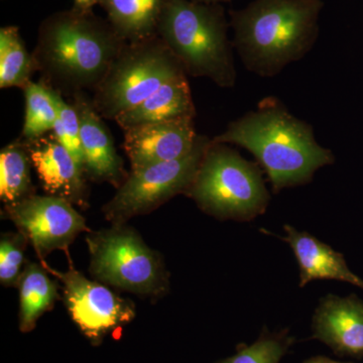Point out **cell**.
<instances>
[{
  "mask_svg": "<svg viewBox=\"0 0 363 363\" xmlns=\"http://www.w3.org/2000/svg\"><path fill=\"white\" fill-rule=\"evenodd\" d=\"M125 45L108 21L72 9L40 23L32 54L40 81L73 98L94 93Z\"/></svg>",
  "mask_w": 363,
  "mask_h": 363,
  "instance_id": "1",
  "label": "cell"
},
{
  "mask_svg": "<svg viewBox=\"0 0 363 363\" xmlns=\"http://www.w3.org/2000/svg\"><path fill=\"white\" fill-rule=\"evenodd\" d=\"M212 143L240 145L252 152L274 193L309 183L318 169L335 162L331 150L318 143L312 126L274 97L231 121Z\"/></svg>",
  "mask_w": 363,
  "mask_h": 363,
  "instance_id": "2",
  "label": "cell"
},
{
  "mask_svg": "<svg viewBox=\"0 0 363 363\" xmlns=\"http://www.w3.org/2000/svg\"><path fill=\"white\" fill-rule=\"evenodd\" d=\"M322 0H255L230 11L233 47L247 70L271 78L304 58L319 35Z\"/></svg>",
  "mask_w": 363,
  "mask_h": 363,
  "instance_id": "3",
  "label": "cell"
},
{
  "mask_svg": "<svg viewBox=\"0 0 363 363\" xmlns=\"http://www.w3.org/2000/svg\"><path fill=\"white\" fill-rule=\"evenodd\" d=\"M228 26L221 4L164 0L157 35L188 76L208 78L229 89L238 75Z\"/></svg>",
  "mask_w": 363,
  "mask_h": 363,
  "instance_id": "4",
  "label": "cell"
},
{
  "mask_svg": "<svg viewBox=\"0 0 363 363\" xmlns=\"http://www.w3.org/2000/svg\"><path fill=\"white\" fill-rule=\"evenodd\" d=\"M185 195L205 213L223 220H252L264 213L269 203V193L257 164L212 140Z\"/></svg>",
  "mask_w": 363,
  "mask_h": 363,
  "instance_id": "5",
  "label": "cell"
},
{
  "mask_svg": "<svg viewBox=\"0 0 363 363\" xmlns=\"http://www.w3.org/2000/svg\"><path fill=\"white\" fill-rule=\"evenodd\" d=\"M183 75L187 74L180 62L159 35L126 43L93 93V105L104 119L116 121L164 83Z\"/></svg>",
  "mask_w": 363,
  "mask_h": 363,
  "instance_id": "6",
  "label": "cell"
},
{
  "mask_svg": "<svg viewBox=\"0 0 363 363\" xmlns=\"http://www.w3.org/2000/svg\"><path fill=\"white\" fill-rule=\"evenodd\" d=\"M91 276L101 283L147 297L168 292L169 272L164 260L133 227L112 224L86 236Z\"/></svg>",
  "mask_w": 363,
  "mask_h": 363,
  "instance_id": "7",
  "label": "cell"
},
{
  "mask_svg": "<svg viewBox=\"0 0 363 363\" xmlns=\"http://www.w3.org/2000/svg\"><path fill=\"white\" fill-rule=\"evenodd\" d=\"M209 136L198 135L192 150L175 161L162 162L138 171H130L123 185L102 208L111 224L150 213L172 198L186 194L192 185L207 150Z\"/></svg>",
  "mask_w": 363,
  "mask_h": 363,
  "instance_id": "8",
  "label": "cell"
},
{
  "mask_svg": "<svg viewBox=\"0 0 363 363\" xmlns=\"http://www.w3.org/2000/svg\"><path fill=\"white\" fill-rule=\"evenodd\" d=\"M65 272L52 269L45 259L40 264L62 284L63 301L69 314L92 344H100L105 336L119 330L135 318V305L112 292L106 286L86 278L71 259Z\"/></svg>",
  "mask_w": 363,
  "mask_h": 363,
  "instance_id": "9",
  "label": "cell"
},
{
  "mask_svg": "<svg viewBox=\"0 0 363 363\" xmlns=\"http://www.w3.org/2000/svg\"><path fill=\"white\" fill-rule=\"evenodd\" d=\"M4 213L33 245L40 260L55 250L68 253L79 234L90 233L74 205L55 196L33 194L4 205Z\"/></svg>",
  "mask_w": 363,
  "mask_h": 363,
  "instance_id": "10",
  "label": "cell"
},
{
  "mask_svg": "<svg viewBox=\"0 0 363 363\" xmlns=\"http://www.w3.org/2000/svg\"><path fill=\"white\" fill-rule=\"evenodd\" d=\"M197 136L194 118L184 117L128 128L124 130L123 147L130 171H138L187 156Z\"/></svg>",
  "mask_w": 363,
  "mask_h": 363,
  "instance_id": "11",
  "label": "cell"
},
{
  "mask_svg": "<svg viewBox=\"0 0 363 363\" xmlns=\"http://www.w3.org/2000/svg\"><path fill=\"white\" fill-rule=\"evenodd\" d=\"M23 140L47 195L62 198L82 209L87 208L88 179L54 133Z\"/></svg>",
  "mask_w": 363,
  "mask_h": 363,
  "instance_id": "12",
  "label": "cell"
},
{
  "mask_svg": "<svg viewBox=\"0 0 363 363\" xmlns=\"http://www.w3.org/2000/svg\"><path fill=\"white\" fill-rule=\"evenodd\" d=\"M72 99L80 119L86 178L96 183H109L118 189L130 173L124 169L123 157L114 147L111 130L86 93H79Z\"/></svg>",
  "mask_w": 363,
  "mask_h": 363,
  "instance_id": "13",
  "label": "cell"
},
{
  "mask_svg": "<svg viewBox=\"0 0 363 363\" xmlns=\"http://www.w3.org/2000/svg\"><path fill=\"white\" fill-rule=\"evenodd\" d=\"M314 339L340 357H363V302L354 294L347 297L325 296L312 319Z\"/></svg>",
  "mask_w": 363,
  "mask_h": 363,
  "instance_id": "14",
  "label": "cell"
},
{
  "mask_svg": "<svg viewBox=\"0 0 363 363\" xmlns=\"http://www.w3.org/2000/svg\"><path fill=\"white\" fill-rule=\"evenodd\" d=\"M284 229L286 235L279 238L290 245L295 255L300 269V286L315 279H336L363 289V279L350 271L343 255L306 231H298L289 224Z\"/></svg>",
  "mask_w": 363,
  "mask_h": 363,
  "instance_id": "15",
  "label": "cell"
},
{
  "mask_svg": "<svg viewBox=\"0 0 363 363\" xmlns=\"http://www.w3.org/2000/svg\"><path fill=\"white\" fill-rule=\"evenodd\" d=\"M188 76L172 79L145 101L123 112L116 118L121 130L142 124L162 123L184 117L196 116V108Z\"/></svg>",
  "mask_w": 363,
  "mask_h": 363,
  "instance_id": "16",
  "label": "cell"
},
{
  "mask_svg": "<svg viewBox=\"0 0 363 363\" xmlns=\"http://www.w3.org/2000/svg\"><path fill=\"white\" fill-rule=\"evenodd\" d=\"M164 0H100L107 21L126 43L157 35Z\"/></svg>",
  "mask_w": 363,
  "mask_h": 363,
  "instance_id": "17",
  "label": "cell"
},
{
  "mask_svg": "<svg viewBox=\"0 0 363 363\" xmlns=\"http://www.w3.org/2000/svg\"><path fill=\"white\" fill-rule=\"evenodd\" d=\"M20 291V330L33 331L38 320L54 308L60 298L59 286L50 278L42 264L26 262L18 281Z\"/></svg>",
  "mask_w": 363,
  "mask_h": 363,
  "instance_id": "18",
  "label": "cell"
},
{
  "mask_svg": "<svg viewBox=\"0 0 363 363\" xmlns=\"http://www.w3.org/2000/svg\"><path fill=\"white\" fill-rule=\"evenodd\" d=\"M32 168V160L21 138L0 150V198L4 205L35 194Z\"/></svg>",
  "mask_w": 363,
  "mask_h": 363,
  "instance_id": "19",
  "label": "cell"
},
{
  "mask_svg": "<svg viewBox=\"0 0 363 363\" xmlns=\"http://www.w3.org/2000/svg\"><path fill=\"white\" fill-rule=\"evenodd\" d=\"M37 72L33 54L26 49L18 26L0 28V88L25 89Z\"/></svg>",
  "mask_w": 363,
  "mask_h": 363,
  "instance_id": "20",
  "label": "cell"
},
{
  "mask_svg": "<svg viewBox=\"0 0 363 363\" xmlns=\"http://www.w3.org/2000/svg\"><path fill=\"white\" fill-rule=\"evenodd\" d=\"M25 92V123L21 138L32 140L52 133L58 118V109L51 88L40 82H30Z\"/></svg>",
  "mask_w": 363,
  "mask_h": 363,
  "instance_id": "21",
  "label": "cell"
},
{
  "mask_svg": "<svg viewBox=\"0 0 363 363\" xmlns=\"http://www.w3.org/2000/svg\"><path fill=\"white\" fill-rule=\"evenodd\" d=\"M293 342L288 330L269 332L266 329L255 342L240 346L235 354L218 363H279Z\"/></svg>",
  "mask_w": 363,
  "mask_h": 363,
  "instance_id": "22",
  "label": "cell"
},
{
  "mask_svg": "<svg viewBox=\"0 0 363 363\" xmlns=\"http://www.w3.org/2000/svg\"><path fill=\"white\" fill-rule=\"evenodd\" d=\"M52 93L58 109V118L52 133L68 150L71 156L77 162L79 168L85 174L84 155L81 145L80 119L78 112L73 104H68L65 97L62 96L59 92L52 89Z\"/></svg>",
  "mask_w": 363,
  "mask_h": 363,
  "instance_id": "23",
  "label": "cell"
},
{
  "mask_svg": "<svg viewBox=\"0 0 363 363\" xmlns=\"http://www.w3.org/2000/svg\"><path fill=\"white\" fill-rule=\"evenodd\" d=\"M28 241L20 231L4 233L0 240V283L18 286L25 267V250Z\"/></svg>",
  "mask_w": 363,
  "mask_h": 363,
  "instance_id": "24",
  "label": "cell"
},
{
  "mask_svg": "<svg viewBox=\"0 0 363 363\" xmlns=\"http://www.w3.org/2000/svg\"><path fill=\"white\" fill-rule=\"evenodd\" d=\"M99 2L100 0H74L73 9L88 13V11H93V7L99 4Z\"/></svg>",
  "mask_w": 363,
  "mask_h": 363,
  "instance_id": "25",
  "label": "cell"
},
{
  "mask_svg": "<svg viewBox=\"0 0 363 363\" xmlns=\"http://www.w3.org/2000/svg\"><path fill=\"white\" fill-rule=\"evenodd\" d=\"M305 363H342L334 362V360L329 359V358L323 357H313L311 359L307 360Z\"/></svg>",
  "mask_w": 363,
  "mask_h": 363,
  "instance_id": "26",
  "label": "cell"
},
{
  "mask_svg": "<svg viewBox=\"0 0 363 363\" xmlns=\"http://www.w3.org/2000/svg\"><path fill=\"white\" fill-rule=\"evenodd\" d=\"M191 1L205 4H221L222 2H228L230 1V0H191Z\"/></svg>",
  "mask_w": 363,
  "mask_h": 363,
  "instance_id": "27",
  "label": "cell"
}]
</instances>
